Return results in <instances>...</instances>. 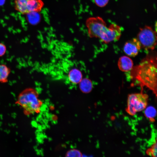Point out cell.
<instances>
[{
    "mask_svg": "<svg viewBox=\"0 0 157 157\" xmlns=\"http://www.w3.org/2000/svg\"><path fill=\"white\" fill-rule=\"evenodd\" d=\"M148 95L142 92L132 94L129 95L126 110L130 115H134L138 112L147 107Z\"/></svg>",
    "mask_w": 157,
    "mask_h": 157,
    "instance_id": "4",
    "label": "cell"
},
{
    "mask_svg": "<svg viewBox=\"0 0 157 157\" xmlns=\"http://www.w3.org/2000/svg\"><path fill=\"white\" fill-rule=\"evenodd\" d=\"M79 83L80 90L83 92L88 93L91 91L92 84L90 79L87 78L82 79Z\"/></svg>",
    "mask_w": 157,
    "mask_h": 157,
    "instance_id": "11",
    "label": "cell"
},
{
    "mask_svg": "<svg viewBox=\"0 0 157 157\" xmlns=\"http://www.w3.org/2000/svg\"><path fill=\"white\" fill-rule=\"evenodd\" d=\"M141 48L140 43L137 38H133L125 43L123 50L129 56L135 57L138 55Z\"/></svg>",
    "mask_w": 157,
    "mask_h": 157,
    "instance_id": "7",
    "label": "cell"
},
{
    "mask_svg": "<svg viewBox=\"0 0 157 157\" xmlns=\"http://www.w3.org/2000/svg\"><path fill=\"white\" fill-rule=\"evenodd\" d=\"M145 109L144 114L146 117L151 121H154V118L156 114V109L152 106H148Z\"/></svg>",
    "mask_w": 157,
    "mask_h": 157,
    "instance_id": "12",
    "label": "cell"
},
{
    "mask_svg": "<svg viewBox=\"0 0 157 157\" xmlns=\"http://www.w3.org/2000/svg\"><path fill=\"white\" fill-rule=\"evenodd\" d=\"M95 4L98 6L103 7L105 6L108 2L109 0H94Z\"/></svg>",
    "mask_w": 157,
    "mask_h": 157,
    "instance_id": "14",
    "label": "cell"
},
{
    "mask_svg": "<svg viewBox=\"0 0 157 157\" xmlns=\"http://www.w3.org/2000/svg\"><path fill=\"white\" fill-rule=\"evenodd\" d=\"M15 4L16 10L23 14L38 12L44 5L42 0H15Z\"/></svg>",
    "mask_w": 157,
    "mask_h": 157,
    "instance_id": "6",
    "label": "cell"
},
{
    "mask_svg": "<svg viewBox=\"0 0 157 157\" xmlns=\"http://www.w3.org/2000/svg\"><path fill=\"white\" fill-rule=\"evenodd\" d=\"M137 38L141 47L146 50H153L156 45V32L151 26H145L140 28Z\"/></svg>",
    "mask_w": 157,
    "mask_h": 157,
    "instance_id": "5",
    "label": "cell"
},
{
    "mask_svg": "<svg viewBox=\"0 0 157 157\" xmlns=\"http://www.w3.org/2000/svg\"><path fill=\"white\" fill-rule=\"evenodd\" d=\"M17 102L27 114L38 112L42 104L37 91L32 88L23 90L19 94Z\"/></svg>",
    "mask_w": 157,
    "mask_h": 157,
    "instance_id": "3",
    "label": "cell"
},
{
    "mask_svg": "<svg viewBox=\"0 0 157 157\" xmlns=\"http://www.w3.org/2000/svg\"><path fill=\"white\" fill-rule=\"evenodd\" d=\"M156 57L148 56L133 68L132 74L142 86H146L157 94Z\"/></svg>",
    "mask_w": 157,
    "mask_h": 157,
    "instance_id": "2",
    "label": "cell"
},
{
    "mask_svg": "<svg viewBox=\"0 0 157 157\" xmlns=\"http://www.w3.org/2000/svg\"><path fill=\"white\" fill-rule=\"evenodd\" d=\"M117 65L119 69L122 71L127 72L133 68V63L131 59L126 56H123L119 58Z\"/></svg>",
    "mask_w": 157,
    "mask_h": 157,
    "instance_id": "8",
    "label": "cell"
},
{
    "mask_svg": "<svg viewBox=\"0 0 157 157\" xmlns=\"http://www.w3.org/2000/svg\"><path fill=\"white\" fill-rule=\"evenodd\" d=\"M82 74L81 71L76 68L71 69L69 72L68 78L72 83L76 84L79 83L82 79Z\"/></svg>",
    "mask_w": 157,
    "mask_h": 157,
    "instance_id": "9",
    "label": "cell"
},
{
    "mask_svg": "<svg viewBox=\"0 0 157 157\" xmlns=\"http://www.w3.org/2000/svg\"><path fill=\"white\" fill-rule=\"evenodd\" d=\"M86 25L90 37L98 38L105 43L118 40L121 35L120 26L113 23L108 27L106 22L99 16L89 18Z\"/></svg>",
    "mask_w": 157,
    "mask_h": 157,
    "instance_id": "1",
    "label": "cell"
},
{
    "mask_svg": "<svg viewBox=\"0 0 157 157\" xmlns=\"http://www.w3.org/2000/svg\"><path fill=\"white\" fill-rule=\"evenodd\" d=\"M11 69L6 65L0 64V83H5L8 81Z\"/></svg>",
    "mask_w": 157,
    "mask_h": 157,
    "instance_id": "10",
    "label": "cell"
},
{
    "mask_svg": "<svg viewBox=\"0 0 157 157\" xmlns=\"http://www.w3.org/2000/svg\"><path fill=\"white\" fill-rule=\"evenodd\" d=\"M157 142H156L152 145L151 147L147 151V154L154 157L157 156Z\"/></svg>",
    "mask_w": 157,
    "mask_h": 157,
    "instance_id": "13",
    "label": "cell"
},
{
    "mask_svg": "<svg viewBox=\"0 0 157 157\" xmlns=\"http://www.w3.org/2000/svg\"><path fill=\"white\" fill-rule=\"evenodd\" d=\"M80 153L78 151L76 150H72L70 151L68 153L67 155L69 156H80Z\"/></svg>",
    "mask_w": 157,
    "mask_h": 157,
    "instance_id": "16",
    "label": "cell"
},
{
    "mask_svg": "<svg viewBox=\"0 0 157 157\" xmlns=\"http://www.w3.org/2000/svg\"><path fill=\"white\" fill-rule=\"evenodd\" d=\"M7 47L3 43L0 42V57L4 56L6 53Z\"/></svg>",
    "mask_w": 157,
    "mask_h": 157,
    "instance_id": "15",
    "label": "cell"
}]
</instances>
